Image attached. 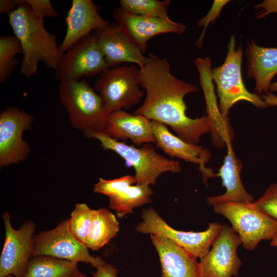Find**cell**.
<instances>
[{"label": "cell", "mask_w": 277, "mask_h": 277, "mask_svg": "<svg viewBox=\"0 0 277 277\" xmlns=\"http://www.w3.org/2000/svg\"><path fill=\"white\" fill-rule=\"evenodd\" d=\"M253 8L260 9L256 13V18H264L270 14L277 13V0H264L262 3L254 5Z\"/></svg>", "instance_id": "4dcf8cb0"}, {"label": "cell", "mask_w": 277, "mask_h": 277, "mask_svg": "<svg viewBox=\"0 0 277 277\" xmlns=\"http://www.w3.org/2000/svg\"><path fill=\"white\" fill-rule=\"evenodd\" d=\"M142 219L135 228L137 232L166 238L195 258L200 259L209 251L222 227L220 223L213 222L209 224L207 229L202 232L177 230L170 226L152 207L143 211Z\"/></svg>", "instance_id": "ba28073f"}, {"label": "cell", "mask_w": 277, "mask_h": 277, "mask_svg": "<svg viewBox=\"0 0 277 277\" xmlns=\"http://www.w3.org/2000/svg\"><path fill=\"white\" fill-rule=\"evenodd\" d=\"M37 17L43 19L45 17H55L57 11L50 0H23Z\"/></svg>", "instance_id": "f546056e"}, {"label": "cell", "mask_w": 277, "mask_h": 277, "mask_svg": "<svg viewBox=\"0 0 277 277\" xmlns=\"http://www.w3.org/2000/svg\"><path fill=\"white\" fill-rule=\"evenodd\" d=\"M18 7L8 14L9 23L22 47L19 73L27 78L36 74L39 62L55 69L63 54L56 34L49 32L44 19L36 17L23 0H16Z\"/></svg>", "instance_id": "7a4b0ae2"}, {"label": "cell", "mask_w": 277, "mask_h": 277, "mask_svg": "<svg viewBox=\"0 0 277 277\" xmlns=\"http://www.w3.org/2000/svg\"><path fill=\"white\" fill-rule=\"evenodd\" d=\"M18 7L16 0H1L0 13L8 14L13 11Z\"/></svg>", "instance_id": "d6a6232c"}, {"label": "cell", "mask_w": 277, "mask_h": 277, "mask_svg": "<svg viewBox=\"0 0 277 277\" xmlns=\"http://www.w3.org/2000/svg\"><path fill=\"white\" fill-rule=\"evenodd\" d=\"M39 255L89 264L95 268L105 262L101 257L91 255L87 247L74 238L69 230L68 220L62 221L52 229L34 235L32 256Z\"/></svg>", "instance_id": "8fae6325"}, {"label": "cell", "mask_w": 277, "mask_h": 277, "mask_svg": "<svg viewBox=\"0 0 277 277\" xmlns=\"http://www.w3.org/2000/svg\"><path fill=\"white\" fill-rule=\"evenodd\" d=\"M58 94L73 127L83 133L103 131L109 115L100 94L85 80L61 83Z\"/></svg>", "instance_id": "277c9868"}, {"label": "cell", "mask_w": 277, "mask_h": 277, "mask_svg": "<svg viewBox=\"0 0 277 277\" xmlns=\"http://www.w3.org/2000/svg\"><path fill=\"white\" fill-rule=\"evenodd\" d=\"M241 244V240L232 227L222 225L211 249L200 259L202 277L237 276L242 265L236 253Z\"/></svg>", "instance_id": "4fadbf2b"}, {"label": "cell", "mask_w": 277, "mask_h": 277, "mask_svg": "<svg viewBox=\"0 0 277 277\" xmlns=\"http://www.w3.org/2000/svg\"><path fill=\"white\" fill-rule=\"evenodd\" d=\"M6 277H16L13 275H9L8 276H6Z\"/></svg>", "instance_id": "74e56055"}, {"label": "cell", "mask_w": 277, "mask_h": 277, "mask_svg": "<svg viewBox=\"0 0 277 277\" xmlns=\"http://www.w3.org/2000/svg\"><path fill=\"white\" fill-rule=\"evenodd\" d=\"M247 77L255 81V92L260 96L269 92L271 81L277 74V47H264L251 39L246 48Z\"/></svg>", "instance_id": "7402d4cb"}, {"label": "cell", "mask_w": 277, "mask_h": 277, "mask_svg": "<svg viewBox=\"0 0 277 277\" xmlns=\"http://www.w3.org/2000/svg\"><path fill=\"white\" fill-rule=\"evenodd\" d=\"M113 16L123 32L143 53L147 50V42L163 33H183L186 26L170 19H165L131 13L121 7L116 8Z\"/></svg>", "instance_id": "9a60e30c"}, {"label": "cell", "mask_w": 277, "mask_h": 277, "mask_svg": "<svg viewBox=\"0 0 277 277\" xmlns=\"http://www.w3.org/2000/svg\"><path fill=\"white\" fill-rule=\"evenodd\" d=\"M227 51L223 64L211 70L212 80L216 85L221 114L227 117L231 107L240 101L250 103L258 109L267 108L262 97L250 92L244 85L241 70L243 50L241 47L236 48L234 35L230 37Z\"/></svg>", "instance_id": "5b68a950"}, {"label": "cell", "mask_w": 277, "mask_h": 277, "mask_svg": "<svg viewBox=\"0 0 277 277\" xmlns=\"http://www.w3.org/2000/svg\"><path fill=\"white\" fill-rule=\"evenodd\" d=\"M171 1L121 0L120 7L132 14L170 19L168 9Z\"/></svg>", "instance_id": "484cf974"}, {"label": "cell", "mask_w": 277, "mask_h": 277, "mask_svg": "<svg viewBox=\"0 0 277 277\" xmlns=\"http://www.w3.org/2000/svg\"><path fill=\"white\" fill-rule=\"evenodd\" d=\"M103 132L118 141L130 140L136 146L155 143L151 121L141 114H131L123 110L110 113Z\"/></svg>", "instance_id": "d6986e66"}, {"label": "cell", "mask_w": 277, "mask_h": 277, "mask_svg": "<svg viewBox=\"0 0 277 277\" xmlns=\"http://www.w3.org/2000/svg\"><path fill=\"white\" fill-rule=\"evenodd\" d=\"M139 82L146 97L133 114L169 126L179 137L190 144L197 145L202 136L209 132H218L209 114L195 118L187 115L184 97L197 92V87L173 75L167 58L150 53L145 64L140 69Z\"/></svg>", "instance_id": "6da1fadb"}, {"label": "cell", "mask_w": 277, "mask_h": 277, "mask_svg": "<svg viewBox=\"0 0 277 277\" xmlns=\"http://www.w3.org/2000/svg\"><path fill=\"white\" fill-rule=\"evenodd\" d=\"M229 2L228 0H215L208 13L202 18L200 19L197 25L199 27H203V29L200 37L195 43V45L199 48H201L203 44L206 31L211 22L214 23L215 20L220 16L223 7Z\"/></svg>", "instance_id": "f1b7e54d"}, {"label": "cell", "mask_w": 277, "mask_h": 277, "mask_svg": "<svg viewBox=\"0 0 277 277\" xmlns=\"http://www.w3.org/2000/svg\"><path fill=\"white\" fill-rule=\"evenodd\" d=\"M150 239L159 256L161 277H202L194 256L166 238L150 234Z\"/></svg>", "instance_id": "ffe728a7"}, {"label": "cell", "mask_w": 277, "mask_h": 277, "mask_svg": "<svg viewBox=\"0 0 277 277\" xmlns=\"http://www.w3.org/2000/svg\"><path fill=\"white\" fill-rule=\"evenodd\" d=\"M83 134L87 138L97 140L104 150L115 152L125 161L127 166L132 167L136 184L154 185L161 174L179 173L182 170L179 162L160 155L150 144L136 148L113 139L103 131H87Z\"/></svg>", "instance_id": "3957f363"}, {"label": "cell", "mask_w": 277, "mask_h": 277, "mask_svg": "<svg viewBox=\"0 0 277 277\" xmlns=\"http://www.w3.org/2000/svg\"><path fill=\"white\" fill-rule=\"evenodd\" d=\"M33 117L10 106L0 113V168L18 164L27 159L30 147L23 140L24 131L31 129Z\"/></svg>", "instance_id": "7c38bea8"}, {"label": "cell", "mask_w": 277, "mask_h": 277, "mask_svg": "<svg viewBox=\"0 0 277 277\" xmlns=\"http://www.w3.org/2000/svg\"><path fill=\"white\" fill-rule=\"evenodd\" d=\"M5 240L0 256V277L13 275L24 277L28 264L33 256L36 225L32 221L25 222L18 229L12 226L10 214H2Z\"/></svg>", "instance_id": "30bf717a"}, {"label": "cell", "mask_w": 277, "mask_h": 277, "mask_svg": "<svg viewBox=\"0 0 277 277\" xmlns=\"http://www.w3.org/2000/svg\"><path fill=\"white\" fill-rule=\"evenodd\" d=\"M93 191L106 196L109 207L114 210L119 218L132 213L133 209L152 202L153 191L150 186L136 184L134 176L106 180L98 179Z\"/></svg>", "instance_id": "5bb4252c"}, {"label": "cell", "mask_w": 277, "mask_h": 277, "mask_svg": "<svg viewBox=\"0 0 277 277\" xmlns=\"http://www.w3.org/2000/svg\"><path fill=\"white\" fill-rule=\"evenodd\" d=\"M252 203L260 211L277 221V183L271 184L263 195Z\"/></svg>", "instance_id": "83f0119b"}, {"label": "cell", "mask_w": 277, "mask_h": 277, "mask_svg": "<svg viewBox=\"0 0 277 277\" xmlns=\"http://www.w3.org/2000/svg\"><path fill=\"white\" fill-rule=\"evenodd\" d=\"M152 132L156 146L171 157H175L186 162L197 164L202 173L203 180L216 175L206 167L211 154L208 150L196 144L188 143L173 135L167 126L157 121H151Z\"/></svg>", "instance_id": "e0dca14e"}, {"label": "cell", "mask_w": 277, "mask_h": 277, "mask_svg": "<svg viewBox=\"0 0 277 277\" xmlns=\"http://www.w3.org/2000/svg\"><path fill=\"white\" fill-rule=\"evenodd\" d=\"M22 53V47L15 35L0 36V82L5 83L11 75L18 64L15 57Z\"/></svg>", "instance_id": "d4e9b609"}, {"label": "cell", "mask_w": 277, "mask_h": 277, "mask_svg": "<svg viewBox=\"0 0 277 277\" xmlns=\"http://www.w3.org/2000/svg\"><path fill=\"white\" fill-rule=\"evenodd\" d=\"M226 144L227 152L218 174L226 191L223 194L208 197L207 203L211 206L226 202L252 203L254 201L252 195L246 191L241 181L240 174L243 167L242 163L236 156L231 141H228Z\"/></svg>", "instance_id": "44dd1931"}, {"label": "cell", "mask_w": 277, "mask_h": 277, "mask_svg": "<svg viewBox=\"0 0 277 277\" xmlns=\"http://www.w3.org/2000/svg\"><path fill=\"white\" fill-rule=\"evenodd\" d=\"M270 245L272 246L277 247V232L271 240Z\"/></svg>", "instance_id": "d590c367"}, {"label": "cell", "mask_w": 277, "mask_h": 277, "mask_svg": "<svg viewBox=\"0 0 277 277\" xmlns=\"http://www.w3.org/2000/svg\"><path fill=\"white\" fill-rule=\"evenodd\" d=\"M140 68L134 65L109 68L100 74L95 83L105 112L129 109L137 104L144 94L140 84Z\"/></svg>", "instance_id": "52a82bcc"}, {"label": "cell", "mask_w": 277, "mask_h": 277, "mask_svg": "<svg viewBox=\"0 0 277 277\" xmlns=\"http://www.w3.org/2000/svg\"><path fill=\"white\" fill-rule=\"evenodd\" d=\"M262 99L266 104L267 107L277 106V96L271 92L261 96Z\"/></svg>", "instance_id": "836d02e7"}, {"label": "cell", "mask_w": 277, "mask_h": 277, "mask_svg": "<svg viewBox=\"0 0 277 277\" xmlns=\"http://www.w3.org/2000/svg\"><path fill=\"white\" fill-rule=\"evenodd\" d=\"M93 209L85 203H77L68 219L70 231L74 238L86 245L93 217Z\"/></svg>", "instance_id": "4316f807"}, {"label": "cell", "mask_w": 277, "mask_h": 277, "mask_svg": "<svg viewBox=\"0 0 277 277\" xmlns=\"http://www.w3.org/2000/svg\"><path fill=\"white\" fill-rule=\"evenodd\" d=\"M277 91V81L271 83L269 87V92H273Z\"/></svg>", "instance_id": "e575fe53"}, {"label": "cell", "mask_w": 277, "mask_h": 277, "mask_svg": "<svg viewBox=\"0 0 277 277\" xmlns=\"http://www.w3.org/2000/svg\"><path fill=\"white\" fill-rule=\"evenodd\" d=\"M73 277H88V276H86L85 274L80 272L78 274H77L76 275H74Z\"/></svg>", "instance_id": "8d00e7d4"}, {"label": "cell", "mask_w": 277, "mask_h": 277, "mask_svg": "<svg viewBox=\"0 0 277 277\" xmlns=\"http://www.w3.org/2000/svg\"><path fill=\"white\" fill-rule=\"evenodd\" d=\"M65 21L66 32L59 46L62 54L93 31L103 30L110 25L100 15L97 7L91 0H73Z\"/></svg>", "instance_id": "2e32d148"}, {"label": "cell", "mask_w": 277, "mask_h": 277, "mask_svg": "<svg viewBox=\"0 0 277 277\" xmlns=\"http://www.w3.org/2000/svg\"><path fill=\"white\" fill-rule=\"evenodd\" d=\"M92 272L93 277H117V270L112 265L103 262Z\"/></svg>", "instance_id": "1f68e13d"}, {"label": "cell", "mask_w": 277, "mask_h": 277, "mask_svg": "<svg viewBox=\"0 0 277 277\" xmlns=\"http://www.w3.org/2000/svg\"><path fill=\"white\" fill-rule=\"evenodd\" d=\"M98 44L95 31L70 46L63 54L55 74L61 82L79 81L109 68Z\"/></svg>", "instance_id": "9c48e42d"}, {"label": "cell", "mask_w": 277, "mask_h": 277, "mask_svg": "<svg viewBox=\"0 0 277 277\" xmlns=\"http://www.w3.org/2000/svg\"><path fill=\"white\" fill-rule=\"evenodd\" d=\"M214 212L227 218L247 250H253L262 240H271L277 232V221L252 203L226 202L212 206Z\"/></svg>", "instance_id": "8992f818"}, {"label": "cell", "mask_w": 277, "mask_h": 277, "mask_svg": "<svg viewBox=\"0 0 277 277\" xmlns=\"http://www.w3.org/2000/svg\"><path fill=\"white\" fill-rule=\"evenodd\" d=\"M98 44L110 68L121 63L136 64L140 69L145 64L147 57L123 32L117 24L95 31Z\"/></svg>", "instance_id": "ac0fdd59"}, {"label": "cell", "mask_w": 277, "mask_h": 277, "mask_svg": "<svg viewBox=\"0 0 277 277\" xmlns=\"http://www.w3.org/2000/svg\"><path fill=\"white\" fill-rule=\"evenodd\" d=\"M80 272L77 263L39 255L30 259L24 277H73Z\"/></svg>", "instance_id": "603a6c76"}, {"label": "cell", "mask_w": 277, "mask_h": 277, "mask_svg": "<svg viewBox=\"0 0 277 277\" xmlns=\"http://www.w3.org/2000/svg\"><path fill=\"white\" fill-rule=\"evenodd\" d=\"M118 230L119 223L113 213L105 208L93 209L86 245L88 249L98 250L107 245Z\"/></svg>", "instance_id": "cb8c5ba5"}]
</instances>
